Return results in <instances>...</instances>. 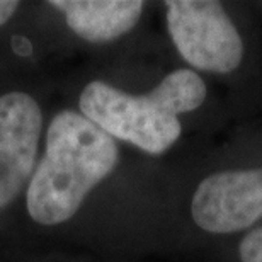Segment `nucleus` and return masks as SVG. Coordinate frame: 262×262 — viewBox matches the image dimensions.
<instances>
[{"instance_id": "9", "label": "nucleus", "mask_w": 262, "mask_h": 262, "mask_svg": "<svg viewBox=\"0 0 262 262\" xmlns=\"http://www.w3.org/2000/svg\"><path fill=\"white\" fill-rule=\"evenodd\" d=\"M19 2H12V0H0V26H4L7 20L12 17L14 12L17 10Z\"/></svg>"}, {"instance_id": "6", "label": "nucleus", "mask_w": 262, "mask_h": 262, "mask_svg": "<svg viewBox=\"0 0 262 262\" xmlns=\"http://www.w3.org/2000/svg\"><path fill=\"white\" fill-rule=\"evenodd\" d=\"M50 5L65 14L73 33L91 43H106L128 33L143 10L140 0H53Z\"/></svg>"}, {"instance_id": "8", "label": "nucleus", "mask_w": 262, "mask_h": 262, "mask_svg": "<svg viewBox=\"0 0 262 262\" xmlns=\"http://www.w3.org/2000/svg\"><path fill=\"white\" fill-rule=\"evenodd\" d=\"M10 43H12V50L19 56H29L33 53V45H31V41L26 36H14Z\"/></svg>"}, {"instance_id": "3", "label": "nucleus", "mask_w": 262, "mask_h": 262, "mask_svg": "<svg viewBox=\"0 0 262 262\" xmlns=\"http://www.w3.org/2000/svg\"><path fill=\"white\" fill-rule=\"evenodd\" d=\"M167 26L177 51L199 70L228 73L240 65L244 43L238 31L213 0H169Z\"/></svg>"}, {"instance_id": "4", "label": "nucleus", "mask_w": 262, "mask_h": 262, "mask_svg": "<svg viewBox=\"0 0 262 262\" xmlns=\"http://www.w3.org/2000/svg\"><path fill=\"white\" fill-rule=\"evenodd\" d=\"M191 214L211 233H233L262 216V169L228 170L206 177L192 196Z\"/></svg>"}, {"instance_id": "1", "label": "nucleus", "mask_w": 262, "mask_h": 262, "mask_svg": "<svg viewBox=\"0 0 262 262\" xmlns=\"http://www.w3.org/2000/svg\"><path fill=\"white\" fill-rule=\"evenodd\" d=\"M113 136L83 114L61 111L51 119L45 157L31 177L26 206L34 222L58 225L78 211L85 196L118 164Z\"/></svg>"}, {"instance_id": "7", "label": "nucleus", "mask_w": 262, "mask_h": 262, "mask_svg": "<svg viewBox=\"0 0 262 262\" xmlns=\"http://www.w3.org/2000/svg\"><path fill=\"white\" fill-rule=\"evenodd\" d=\"M242 262H262V227L252 230L240 244Z\"/></svg>"}, {"instance_id": "2", "label": "nucleus", "mask_w": 262, "mask_h": 262, "mask_svg": "<svg viewBox=\"0 0 262 262\" xmlns=\"http://www.w3.org/2000/svg\"><path fill=\"white\" fill-rule=\"evenodd\" d=\"M206 97V85L192 70L169 73L143 96L121 92L104 82H91L80 94V111L113 138L148 154L169 150L181 136V113L194 111Z\"/></svg>"}, {"instance_id": "5", "label": "nucleus", "mask_w": 262, "mask_h": 262, "mask_svg": "<svg viewBox=\"0 0 262 262\" xmlns=\"http://www.w3.org/2000/svg\"><path fill=\"white\" fill-rule=\"evenodd\" d=\"M43 116L24 92L0 97V209L24 189L34 170Z\"/></svg>"}]
</instances>
